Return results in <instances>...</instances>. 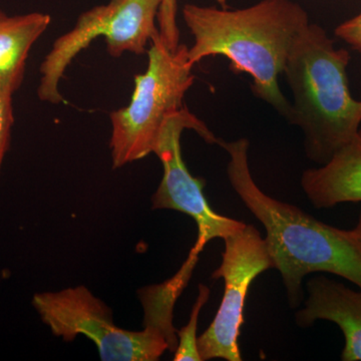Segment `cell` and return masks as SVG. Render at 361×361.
I'll return each instance as SVG.
<instances>
[{
  "label": "cell",
  "instance_id": "8992f818",
  "mask_svg": "<svg viewBox=\"0 0 361 361\" xmlns=\"http://www.w3.org/2000/svg\"><path fill=\"white\" fill-rule=\"evenodd\" d=\"M161 1L111 0L80 14L75 27L54 42L40 66V101L54 104L63 101L59 85L66 68L97 37H104L106 51L113 58H120L125 52L145 54L149 42L160 33L156 21Z\"/></svg>",
  "mask_w": 361,
  "mask_h": 361
},
{
  "label": "cell",
  "instance_id": "e0dca14e",
  "mask_svg": "<svg viewBox=\"0 0 361 361\" xmlns=\"http://www.w3.org/2000/svg\"><path fill=\"white\" fill-rule=\"evenodd\" d=\"M222 8H228L227 0H215Z\"/></svg>",
  "mask_w": 361,
  "mask_h": 361
},
{
  "label": "cell",
  "instance_id": "9a60e30c",
  "mask_svg": "<svg viewBox=\"0 0 361 361\" xmlns=\"http://www.w3.org/2000/svg\"><path fill=\"white\" fill-rule=\"evenodd\" d=\"M334 35L361 54V13L337 26Z\"/></svg>",
  "mask_w": 361,
  "mask_h": 361
},
{
  "label": "cell",
  "instance_id": "7c38bea8",
  "mask_svg": "<svg viewBox=\"0 0 361 361\" xmlns=\"http://www.w3.org/2000/svg\"><path fill=\"white\" fill-rule=\"evenodd\" d=\"M198 288V297L191 311L189 322L186 326L178 330V346L175 350V361H202L197 344V327L199 315L210 297V289L204 284H199Z\"/></svg>",
  "mask_w": 361,
  "mask_h": 361
},
{
  "label": "cell",
  "instance_id": "52a82bcc",
  "mask_svg": "<svg viewBox=\"0 0 361 361\" xmlns=\"http://www.w3.org/2000/svg\"><path fill=\"white\" fill-rule=\"evenodd\" d=\"M193 130L208 144L217 145L218 137L188 108L183 109L166 123L155 152L163 164L160 185L152 197V209H170L193 218L198 226L195 245L204 249L211 240H224L245 227V223L216 213L204 195L206 182L188 170L180 152V135Z\"/></svg>",
  "mask_w": 361,
  "mask_h": 361
},
{
  "label": "cell",
  "instance_id": "ba28073f",
  "mask_svg": "<svg viewBox=\"0 0 361 361\" xmlns=\"http://www.w3.org/2000/svg\"><path fill=\"white\" fill-rule=\"evenodd\" d=\"M222 262L212 274L224 280L225 290L219 310L197 344L202 361L222 358L241 361L238 339L243 324L244 305L253 280L261 273L274 269L265 238L253 225L224 239Z\"/></svg>",
  "mask_w": 361,
  "mask_h": 361
},
{
  "label": "cell",
  "instance_id": "30bf717a",
  "mask_svg": "<svg viewBox=\"0 0 361 361\" xmlns=\"http://www.w3.org/2000/svg\"><path fill=\"white\" fill-rule=\"evenodd\" d=\"M301 187L317 209L361 202V129L326 164L304 171Z\"/></svg>",
  "mask_w": 361,
  "mask_h": 361
},
{
  "label": "cell",
  "instance_id": "2e32d148",
  "mask_svg": "<svg viewBox=\"0 0 361 361\" xmlns=\"http://www.w3.org/2000/svg\"><path fill=\"white\" fill-rule=\"evenodd\" d=\"M349 232H350L351 236L355 239V241L357 242L358 245L361 248V210L360 216H358L357 224H356L353 229L349 230Z\"/></svg>",
  "mask_w": 361,
  "mask_h": 361
},
{
  "label": "cell",
  "instance_id": "7a4b0ae2",
  "mask_svg": "<svg viewBox=\"0 0 361 361\" xmlns=\"http://www.w3.org/2000/svg\"><path fill=\"white\" fill-rule=\"evenodd\" d=\"M217 145L230 157L227 176L244 205L264 226L274 269L279 271L291 308L303 299L304 277L326 272L344 278L361 291V248L349 230L315 219L292 204L268 196L256 184L249 166L245 137Z\"/></svg>",
  "mask_w": 361,
  "mask_h": 361
},
{
  "label": "cell",
  "instance_id": "5b68a950",
  "mask_svg": "<svg viewBox=\"0 0 361 361\" xmlns=\"http://www.w3.org/2000/svg\"><path fill=\"white\" fill-rule=\"evenodd\" d=\"M32 305L54 336L66 342L87 336L104 361H156L178 346V339L151 322L142 331L116 326L110 308L85 286L35 294Z\"/></svg>",
  "mask_w": 361,
  "mask_h": 361
},
{
  "label": "cell",
  "instance_id": "5bb4252c",
  "mask_svg": "<svg viewBox=\"0 0 361 361\" xmlns=\"http://www.w3.org/2000/svg\"><path fill=\"white\" fill-rule=\"evenodd\" d=\"M13 123V94L0 90V169L9 148Z\"/></svg>",
  "mask_w": 361,
  "mask_h": 361
},
{
  "label": "cell",
  "instance_id": "9c48e42d",
  "mask_svg": "<svg viewBox=\"0 0 361 361\" xmlns=\"http://www.w3.org/2000/svg\"><path fill=\"white\" fill-rule=\"evenodd\" d=\"M308 298L295 315L299 327H310L317 320L336 323L343 334L341 360L361 361V291L325 276L310 278Z\"/></svg>",
  "mask_w": 361,
  "mask_h": 361
},
{
  "label": "cell",
  "instance_id": "277c9868",
  "mask_svg": "<svg viewBox=\"0 0 361 361\" xmlns=\"http://www.w3.org/2000/svg\"><path fill=\"white\" fill-rule=\"evenodd\" d=\"M148 68L135 77L130 104L111 114L110 148L113 167L146 158L154 153L161 130L183 109L185 94L194 84L189 49H168L160 33L152 39Z\"/></svg>",
  "mask_w": 361,
  "mask_h": 361
},
{
  "label": "cell",
  "instance_id": "6da1fadb",
  "mask_svg": "<svg viewBox=\"0 0 361 361\" xmlns=\"http://www.w3.org/2000/svg\"><path fill=\"white\" fill-rule=\"evenodd\" d=\"M183 18L194 37L190 63L225 56L230 70L251 75L254 96L288 122L291 103L278 84L299 33L310 25L307 11L292 0H261L246 8L186 4Z\"/></svg>",
  "mask_w": 361,
  "mask_h": 361
},
{
  "label": "cell",
  "instance_id": "3957f363",
  "mask_svg": "<svg viewBox=\"0 0 361 361\" xmlns=\"http://www.w3.org/2000/svg\"><path fill=\"white\" fill-rule=\"evenodd\" d=\"M350 54L336 49L326 32L310 23L289 52L283 75L292 94L288 123L303 134L310 160L326 164L360 130L361 101L351 96Z\"/></svg>",
  "mask_w": 361,
  "mask_h": 361
},
{
  "label": "cell",
  "instance_id": "4fadbf2b",
  "mask_svg": "<svg viewBox=\"0 0 361 361\" xmlns=\"http://www.w3.org/2000/svg\"><path fill=\"white\" fill-rule=\"evenodd\" d=\"M178 0H163L159 11V32L164 44L175 51L180 45V30L177 23Z\"/></svg>",
  "mask_w": 361,
  "mask_h": 361
},
{
  "label": "cell",
  "instance_id": "8fae6325",
  "mask_svg": "<svg viewBox=\"0 0 361 361\" xmlns=\"http://www.w3.org/2000/svg\"><path fill=\"white\" fill-rule=\"evenodd\" d=\"M51 20L49 14L9 16L0 9V90L13 96L20 89L30 49Z\"/></svg>",
  "mask_w": 361,
  "mask_h": 361
}]
</instances>
